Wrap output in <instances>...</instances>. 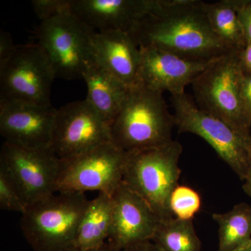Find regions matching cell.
Masks as SVG:
<instances>
[{
	"mask_svg": "<svg viewBox=\"0 0 251 251\" xmlns=\"http://www.w3.org/2000/svg\"><path fill=\"white\" fill-rule=\"evenodd\" d=\"M202 1L158 0L128 31L138 47H154L191 60L219 58L230 50L214 34Z\"/></svg>",
	"mask_w": 251,
	"mask_h": 251,
	"instance_id": "obj_1",
	"label": "cell"
},
{
	"mask_svg": "<svg viewBox=\"0 0 251 251\" xmlns=\"http://www.w3.org/2000/svg\"><path fill=\"white\" fill-rule=\"evenodd\" d=\"M175 126L163 93L139 85L110 125L112 143L127 153L159 148L173 141Z\"/></svg>",
	"mask_w": 251,
	"mask_h": 251,
	"instance_id": "obj_2",
	"label": "cell"
},
{
	"mask_svg": "<svg viewBox=\"0 0 251 251\" xmlns=\"http://www.w3.org/2000/svg\"><path fill=\"white\" fill-rule=\"evenodd\" d=\"M58 193L29 204L22 214L21 229L34 251H69L74 248L90 201L84 193Z\"/></svg>",
	"mask_w": 251,
	"mask_h": 251,
	"instance_id": "obj_3",
	"label": "cell"
},
{
	"mask_svg": "<svg viewBox=\"0 0 251 251\" xmlns=\"http://www.w3.org/2000/svg\"><path fill=\"white\" fill-rule=\"evenodd\" d=\"M182 151V145L173 140L159 148L128 153L123 182L150 204L161 222L175 218L169 200L179 185Z\"/></svg>",
	"mask_w": 251,
	"mask_h": 251,
	"instance_id": "obj_4",
	"label": "cell"
},
{
	"mask_svg": "<svg viewBox=\"0 0 251 251\" xmlns=\"http://www.w3.org/2000/svg\"><path fill=\"white\" fill-rule=\"evenodd\" d=\"M242 75L239 52L231 51L216 59L191 85L200 108L221 119L239 133L251 135L241 99Z\"/></svg>",
	"mask_w": 251,
	"mask_h": 251,
	"instance_id": "obj_5",
	"label": "cell"
},
{
	"mask_svg": "<svg viewBox=\"0 0 251 251\" xmlns=\"http://www.w3.org/2000/svg\"><path fill=\"white\" fill-rule=\"evenodd\" d=\"M175 126L205 140L244 181L251 153V135L239 133L221 119L198 107L186 93L172 96Z\"/></svg>",
	"mask_w": 251,
	"mask_h": 251,
	"instance_id": "obj_6",
	"label": "cell"
},
{
	"mask_svg": "<svg viewBox=\"0 0 251 251\" xmlns=\"http://www.w3.org/2000/svg\"><path fill=\"white\" fill-rule=\"evenodd\" d=\"M96 32L74 14L41 22L37 44L49 58L56 77L68 80L82 77L87 64L94 59Z\"/></svg>",
	"mask_w": 251,
	"mask_h": 251,
	"instance_id": "obj_7",
	"label": "cell"
},
{
	"mask_svg": "<svg viewBox=\"0 0 251 251\" xmlns=\"http://www.w3.org/2000/svg\"><path fill=\"white\" fill-rule=\"evenodd\" d=\"M128 153L112 143L61 159L57 192L96 191L112 196L123 181Z\"/></svg>",
	"mask_w": 251,
	"mask_h": 251,
	"instance_id": "obj_8",
	"label": "cell"
},
{
	"mask_svg": "<svg viewBox=\"0 0 251 251\" xmlns=\"http://www.w3.org/2000/svg\"><path fill=\"white\" fill-rule=\"evenodd\" d=\"M55 74L39 44L17 46L11 58L0 69V101L50 104Z\"/></svg>",
	"mask_w": 251,
	"mask_h": 251,
	"instance_id": "obj_9",
	"label": "cell"
},
{
	"mask_svg": "<svg viewBox=\"0 0 251 251\" xmlns=\"http://www.w3.org/2000/svg\"><path fill=\"white\" fill-rule=\"evenodd\" d=\"M61 159L50 149L25 148L5 141L0 170L18 188L28 206L55 194Z\"/></svg>",
	"mask_w": 251,
	"mask_h": 251,
	"instance_id": "obj_10",
	"label": "cell"
},
{
	"mask_svg": "<svg viewBox=\"0 0 251 251\" xmlns=\"http://www.w3.org/2000/svg\"><path fill=\"white\" fill-rule=\"evenodd\" d=\"M112 143L110 125L87 100L69 103L57 110L50 149L60 159Z\"/></svg>",
	"mask_w": 251,
	"mask_h": 251,
	"instance_id": "obj_11",
	"label": "cell"
},
{
	"mask_svg": "<svg viewBox=\"0 0 251 251\" xmlns=\"http://www.w3.org/2000/svg\"><path fill=\"white\" fill-rule=\"evenodd\" d=\"M57 111L51 105L0 101V133L14 145L50 149Z\"/></svg>",
	"mask_w": 251,
	"mask_h": 251,
	"instance_id": "obj_12",
	"label": "cell"
},
{
	"mask_svg": "<svg viewBox=\"0 0 251 251\" xmlns=\"http://www.w3.org/2000/svg\"><path fill=\"white\" fill-rule=\"evenodd\" d=\"M111 230L108 242L118 251L151 241L161 220L140 195L122 181L112 196Z\"/></svg>",
	"mask_w": 251,
	"mask_h": 251,
	"instance_id": "obj_13",
	"label": "cell"
},
{
	"mask_svg": "<svg viewBox=\"0 0 251 251\" xmlns=\"http://www.w3.org/2000/svg\"><path fill=\"white\" fill-rule=\"evenodd\" d=\"M139 48L140 85L172 96L185 93L186 86L216 59L191 60L154 47Z\"/></svg>",
	"mask_w": 251,
	"mask_h": 251,
	"instance_id": "obj_14",
	"label": "cell"
},
{
	"mask_svg": "<svg viewBox=\"0 0 251 251\" xmlns=\"http://www.w3.org/2000/svg\"><path fill=\"white\" fill-rule=\"evenodd\" d=\"M158 0H72V12L94 30L128 32Z\"/></svg>",
	"mask_w": 251,
	"mask_h": 251,
	"instance_id": "obj_15",
	"label": "cell"
},
{
	"mask_svg": "<svg viewBox=\"0 0 251 251\" xmlns=\"http://www.w3.org/2000/svg\"><path fill=\"white\" fill-rule=\"evenodd\" d=\"M94 59L129 88L140 85V48L129 33L97 31L93 39Z\"/></svg>",
	"mask_w": 251,
	"mask_h": 251,
	"instance_id": "obj_16",
	"label": "cell"
},
{
	"mask_svg": "<svg viewBox=\"0 0 251 251\" xmlns=\"http://www.w3.org/2000/svg\"><path fill=\"white\" fill-rule=\"evenodd\" d=\"M87 87L86 100L105 121L112 125L129 93V87L95 59L82 73Z\"/></svg>",
	"mask_w": 251,
	"mask_h": 251,
	"instance_id": "obj_17",
	"label": "cell"
},
{
	"mask_svg": "<svg viewBox=\"0 0 251 251\" xmlns=\"http://www.w3.org/2000/svg\"><path fill=\"white\" fill-rule=\"evenodd\" d=\"M113 202L111 196L99 193L88 206L81 221L74 248L90 250L103 246L107 242L112 222Z\"/></svg>",
	"mask_w": 251,
	"mask_h": 251,
	"instance_id": "obj_18",
	"label": "cell"
},
{
	"mask_svg": "<svg viewBox=\"0 0 251 251\" xmlns=\"http://www.w3.org/2000/svg\"><path fill=\"white\" fill-rule=\"evenodd\" d=\"M247 0H221L203 2L211 29L230 50L240 52L247 45L239 19V11Z\"/></svg>",
	"mask_w": 251,
	"mask_h": 251,
	"instance_id": "obj_19",
	"label": "cell"
},
{
	"mask_svg": "<svg viewBox=\"0 0 251 251\" xmlns=\"http://www.w3.org/2000/svg\"><path fill=\"white\" fill-rule=\"evenodd\" d=\"M219 225V251H235L251 242V205L240 203L227 212L212 214Z\"/></svg>",
	"mask_w": 251,
	"mask_h": 251,
	"instance_id": "obj_20",
	"label": "cell"
},
{
	"mask_svg": "<svg viewBox=\"0 0 251 251\" xmlns=\"http://www.w3.org/2000/svg\"><path fill=\"white\" fill-rule=\"evenodd\" d=\"M163 251H201V240L193 221L173 218L160 223L151 239Z\"/></svg>",
	"mask_w": 251,
	"mask_h": 251,
	"instance_id": "obj_21",
	"label": "cell"
},
{
	"mask_svg": "<svg viewBox=\"0 0 251 251\" xmlns=\"http://www.w3.org/2000/svg\"><path fill=\"white\" fill-rule=\"evenodd\" d=\"M202 206L201 195L190 186L178 185L170 197L169 209L176 219L193 221Z\"/></svg>",
	"mask_w": 251,
	"mask_h": 251,
	"instance_id": "obj_22",
	"label": "cell"
},
{
	"mask_svg": "<svg viewBox=\"0 0 251 251\" xmlns=\"http://www.w3.org/2000/svg\"><path fill=\"white\" fill-rule=\"evenodd\" d=\"M28 204L18 188L4 171L0 170V208L2 210L25 213Z\"/></svg>",
	"mask_w": 251,
	"mask_h": 251,
	"instance_id": "obj_23",
	"label": "cell"
},
{
	"mask_svg": "<svg viewBox=\"0 0 251 251\" xmlns=\"http://www.w3.org/2000/svg\"><path fill=\"white\" fill-rule=\"evenodd\" d=\"M31 3L41 22L62 15L73 14L72 0H33Z\"/></svg>",
	"mask_w": 251,
	"mask_h": 251,
	"instance_id": "obj_24",
	"label": "cell"
},
{
	"mask_svg": "<svg viewBox=\"0 0 251 251\" xmlns=\"http://www.w3.org/2000/svg\"><path fill=\"white\" fill-rule=\"evenodd\" d=\"M241 99L244 115L251 127V75H242Z\"/></svg>",
	"mask_w": 251,
	"mask_h": 251,
	"instance_id": "obj_25",
	"label": "cell"
},
{
	"mask_svg": "<svg viewBox=\"0 0 251 251\" xmlns=\"http://www.w3.org/2000/svg\"><path fill=\"white\" fill-rule=\"evenodd\" d=\"M12 37L9 32L1 31L0 32V69L4 67L16 50Z\"/></svg>",
	"mask_w": 251,
	"mask_h": 251,
	"instance_id": "obj_26",
	"label": "cell"
},
{
	"mask_svg": "<svg viewBox=\"0 0 251 251\" xmlns=\"http://www.w3.org/2000/svg\"><path fill=\"white\" fill-rule=\"evenodd\" d=\"M239 19L247 44L251 43V1L247 0L239 11Z\"/></svg>",
	"mask_w": 251,
	"mask_h": 251,
	"instance_id": "obj_27",
	"label": "cell"
},
{
	"mask_svg": "<svg viewBox=\"0 0 251 251\" xmlns=\"http://www.w3.org/2000/svg\"><path fill=\"white\" fill-rule=\"evenodd\" d=\"M239 62L243 74L251 75V43L247 44L239 52Z\"/></svg>",
	"mask_w": 251,
	"mask_h": 251,
	"instance_id": "obj_28",
	"label": "cell"
},
{
	"mask_svg": "<svg viewBox=\"0 0 251 251\" xmlns=\"http://www.w3.org/2000/svg\"><path fill=\"white\" fill-rule=\"evenodd\" d=\"M122 251H163L152 241H145L137 243L133 245L125 248Z\"/></svg>",
	"mask_w": 251,
	"mask_h": 251,
	"instance_id": "obj_29",
	"label": "cell"
},
{
	"mask_svg": "<svg viewBox=\"0 0 251 251\" xmlns=\"http://www.w3.org/2000/svg\"><path fill=\"white\" fill-rule=\"evenodd\" d=\"M244 185L243 190L247 193L248 196L251 197V153L250 158H249V166H248L247 174L244 179Z\"/></svg>",
	"mask_w": 251,
	"mask_h": 251,
	"instance_id": "obj_30",
	"label": "cell"
},
{
	"mask_svg": "<svg viewBox=\"0 0 251 251\" xmlns=\"http://www.w3.org/2000/svg\"><path fill=\"white\" fill-rule=\"evenodd\" d=\"M69 251H118L116 250L113 247H112L110 244L108 242L105 243L103 246L102 247L97 248V249H90V250H79V249H75V248H74V249H71Z\"/></svg>",
	"mask_w": 251,
	"mask_h": 251,
	"instance_id": "obj_31",
	"label": "cell"
},
{
	"mask_svg": "<svg viewBox=\"0 0 251 251\" xmlns=\"http://www.w3.org/2000/svg\"><path fill=\"white\" fill-rule=\"evenodd\" d=\"M235 251H251V242L245 247Z\"/></svg>",
	"mask_w": 251,
	"mask_h": 251,
	"instance_id": "obj_32",
	"label": "cell"
}]
</instances>
